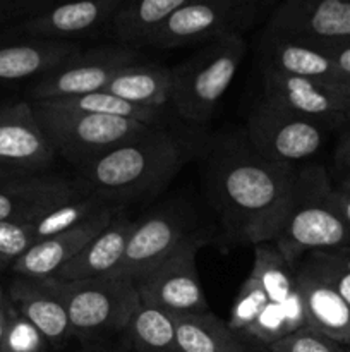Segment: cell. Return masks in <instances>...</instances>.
Wrapping results in <instances>:
<instances>
[{
  "instance_id": "obj_17",
  "label": "cell",
  "mask_w": 350,
  "mask_h": 352,
  "mask_svg": "<svg viewBox=\"0 0 350 352\" xmlns=\"http://www.w3.org/2000/svg\"><path fill=\"white\" fill-rule=\"evenodd\" d=\"M124 0H65L51 9L19 23L17 30L30 38L74 41L112 26Z\"/></svg>"
},
{
  "instance_id": "obj_31",
  "label": "cell",
  "mask_w": 350,
  "mask_h": 352,
  "mask_svg": "<svg viewBox=\"0 0 350 352\" xmlns=\"http://www.w3.org/2000/svg\"><path fill=\"white\" fill-rule=\"evenodd\" d=\"M270 352H345V347L329 337L304 327L271 344Z\"/></svg>"
},
{
  "instance_id": "obj_13",
  "label": "cell",
  "mask_w": 350,
  "mask_h": 352,
  "mask_svg": "<svg viewBox=\"0 0 350 352\" xmlns=\"http://www.w3.org/2000/svg\"><path fill=\"white\" fill-rule=\"evenodd\" d=\"M266 30L309 43H350V0H278Z\"/></svg>"
},
{
  "instance_id": "obj_20",
  "label": "cell",
  "mask_w": 350,
  "mask_h": 352,
  "mask_svg": "<svg viewBox=\"0 0 350 352\" xmlns=\"http://www.w3.org/2000/svg\"><path fill=\"white\" fill-rule=\"evenodd\" d=\"M295 284L302 296L309 329L342 346H350V306L342 296L304 263L297 265Z\"/></svg>"
},
{
  "instance_id": "obj_9",
  "label": "cell",
  "mask_w": 350,
  "mask_h": 352,
  "mask_svg": "<svg viewBox=\"0 0 350 352\" xmlns=\"http://www.w3.org/2000/svg\"><path fill=\"white\" fill-rule=\"evenodd\" d=\"M244 136L261 157L290 168L314 157L325 143L321 126L266 98L253 109Z\"/></svg>"
},
{
  "instance_id": "obj_36",
  "label": "cell",
  "mask_w": 350,
  "mask_h": 352,
  "mask_svg": "<svg viewBox=\"0 0 350 352\" xmlns=\"http://www.w3.org/2000/svg\"><path fill=\"white\" fill-rule=\"evenodd\" d=\"M5 325H7V302L2 309H0V352H3V336H5Z\"/></svg>"
},
{
  "instance_id": "obj_32",
  "label": "cell",
  "mask_w": 350,
  "mask_h": 352,
  "mask_svg": "<svg viewBox=\"0 0 350 352\" xmlns=\"http://www.w3.org/2000/svg\"><path fill=\"white\" fill-rule=\"evenodd\" d=\"M65 0H0V23L24 21L51 9Z\"/></svg>"
},
{
  "instance_id": "obj_16",
  "label": "cell",
  "mask_w": 350,
  "mask_h": 352,
  "mask_svg": "<svg viewBox=\"0 0 350 352\" xmlns=\"http://www.w3.org/2000/svg\"><path fill=\"white\" fill-rule=\"evenodd\" d=\"M120 208L112 205L103 206L95 215L88 217L71 229L34 243L26 253L17 258L12 272L23 278L55 277L93 237L108 227Z\"/></svg>"
},
{
  "instance_id": "obj_2",
  "label": "cell",
  "mask_w": 350,
  "mask_h": 352,
  "mask_svg": "<svg viewBox=\"0 0 350 352\" xmlns=\"http://www.w3.org/2000/svg\"><path fill=\"white\" fill-rule=\"evenodd\" d=\"M194 144L187 136L154 126L79 168L91 192L120 208L160 195L191 160Z\"/></svg>"
},
{
  "instance_id": "obj_26",
  "label": "cell",
  "mask_w": 350,
  "mask_h": 352,
  "mask_svg": "<svg viewBox=\"0 0 350 352\" xmlns=\"http://www.w3.org/2000/svg\"><path fill=\"white\" fill-rule=\"evenodd\" d=\"M136 352H182L174 315L141 305L126 330Z\"/></svg>"
},
{
  "instance_id": "obj_21",
  "label": "cell",
  "mask_w": 350,
  "mask_h": 352,
  "mask_svg": "<svg viewBox=\"0 0 350 352\" xmlns=\"http://www.w3.org/2000/svg\"><path fill=\"white\" fill-rule=\"evenodd\" d=\"M136 220L127 213L119 212L105 230L93 237L57 275L62 282L86 280V278L113 275L126 254L127 241L132 232Z\"/></svg>"
},
{
  "instance_id": "obj_11",
  "label": "cell",
  "mask_w": 350,
  "mask_h": 352,
  "mask_svg": "<svg viewBox=\"0 0 350 352\" xmlns=\"http://www.w3.org/2000/svg\"><path fill=\"white\" fill-rule=\"evenodd\" d=\"M263 98L318 124L323 129L350 122V88L261 69Z\"/></svg>"
},
{
  "instance_id": "obj_15",
  "label": "cell",
  "mask_w": 350,
  "mask_h": 352,
  "mask_svg": "<svg viewBox=\"0 0 350 352\" xmlns=\"http://www.w3.org/2000/svg\"><path fill=\"white\" fill-rule=\"evenodd\" d=\"M91 195L81 175L21 174L0 186V222H30L72 199Z\"/></svg>"
},
{
  "instance_id": "obj_34",
  "label": "cell",
  "mask_w": 350,
  "mask_h": 352,
  "mask_svg": "<svg viewBox=\"0 0 350 352\" xmlns=\"http://www.w3.org/2000/svg\"><path fill=\"white\" fill-rule=\"evenodd\" d=\"M318 45V43H314ZM319 48L326 52L335 62L343 76L350 81V43H336V45H318Z\"/></svg>"
},
{
  "instance_id": "obj_23",
  "label": "cell",
  "mask_w": 350,
  "mask_h": 352,
  "mask_svg": "<svg viewBox=\"0 0 350 352\" xmlns=\"http://www.w3.org/2000/svg\"><path fill=\"white\" fill-rule=\"evenodd\" d=\"M105 91L139 107L165 110L170 107L172 67L154 62H132L113 76Z\"/></svg>"
},
{
  "instance_id": "obj_3",
  "label": "cell",
  "mask_w": 350,
  "mask_h": 352,
  "mask_svg": "<svg viewBox=\"0 0 350 352\" xmlns=\"http://www.w3.org/2000/svg\"><path fill=\"white\" fill-rule=\"evenodd\" d=\"M246 50L244 34H229L205 43L172 67V109L191 124L208 122L233 82Z\"/></svg>"
},
{
  "instance_id": "obj_18",
  "label": "cell",
  "mask_w": 350,
  "mask_h": 352,
  "mask_svg": "<svg viewBox=\"0 0 350 352\" xmlns=\"http://www.w3.org/2000/svg\"><path fill=\"white\" fill-rule=\"evenodd\" d=\"M257 54L261 69H273L297 78L321 79L350 88V81L340 72L331 57L318 45L309 41L285 36L264 28L257 45Z\"/></svg>"
},
{
  "instance_id": "obj_8",
  "label": "cell",
  "mask_w": 350,
  "mask_h": 352,
  "mask_svg": "<svg viewBox=\"0 0 350 352\" xmlns=\"http://www.w3.org/2000/svg\"><path fill=\"white\" fill-rule=\"evenodd\" d=\"M208 244V232L196 229L167 260L134 280L141 305L163 309L170 315L209 311L196 258Z\"/></svg>"
},
{
  "instance_id": "obj_14",
  "label": "cell",
  "mask_w": 350,
  "mask_h": 352,
  "mask_svg": "<svg viewBox=\"0 0 350 352\" xmlns=\"http://www.w3.org/2000/svg\"><path fill=\"white\" fill-rule=\"evenodd\" d=\"M55 157L57 151L38 122L33 103L0 107V170L40 174Z\"/></svg>"
},
{
  "instance_id": "obj_22",
  "label": "cell",
  "mask_w": 350,
  "mask_h": 352,
  "mask_svg": "<svg viewBox=\"0 0 350 352\" xmlns=\"http://www.w3.org/2000/svg\"><path fill=\"white\" fill-rule=\"evenodd\" d=\"M75 41L27 38L0 47V82L38 79L79 52Z\"/></svg>"
},
{
  "instance_id": "obj_35",
  "label": "cell",
  "mask_w": 350,
  "mask_h": 352,
  "mask_svg": "<svg viewBox=\"0 0 350 352\" xmlns=\"http://www.w3.org/2000/svg\"><path fill=\"white\" fill-rule=\"evenodd\" d=\"M336 164L342 165V167L350 168V131L343 136V140L340 141L338 148H336Z\"/></svg>"
},
{
  "instance_id": "obj_41",
  "label": "cell",
  "mask_w": 350,
  "mask_h": 352,
  "mask_svg": "<svg viewBox=\"0 0 350 352\" xmlns=\"http://www.w3.org/2000/svg\"><path fill=\"white\" fill-rule=\"evenodd\" d=\"M345 352H350V349H345Z\"/></svg>"
},
{
  "instance_id": "obj_4",
  "label": "cell",
  "mask_w": 350,
  "mask_h": 352,
  "mask_svg": "<svg viewBox=\"0 0 350 352\" xmlns=\"http://www.w3.org/2000/svg\"><path fill=\"white\" fill-rule=\"evenodd\" d=\"M329 184L323 167H304L297 174L294 201L275 248L290 267L297 268L304 254L350 246V227L328 205Z\"/></svg>"
},
{
  "instance_id": "obj_40",
  "label": "cell",
  "mask_w": 350,
  "mask_h": 352,
  "mask_svg": "<svg viewBox=\"0 0 350 352\" xmlns=\"http://www.w3.org/2000/svg\"><path fill=\"white\" fill-rule=\"evenodd\" d=\"M257 2L261 3V6H266V3H271V2H277V0H257Z\"/></svg>"
},
{
  "instance_id": "obj_30",
  "label": "cell",
  "mask_w": 350,
  "mask_h": 352,
  "mask_svg": "<svg viewBox=\"0 0 350 352\" xmlns=\"http://www.w3.org/2000/svg\"><path fill=\"white\" fill-rule=\"evenodd\" d=\"M36 243L30 222L5 220L0 222V270L10 268Z\"/></svg>"
},
{
  "instance_id": "obj_27",
  "label": "cell",
  "mask_w": 350,
  "mask_h": 352,
  "mask_svg": "<svg viewBox=\"0 0 350 352\" xmlns=\"http://www.w3.org/2000/svg\"><path fill=\"white\" fill-rule=\"evenodd\" d=\"M54 103L71 110H81V112L100 113V116L137 120V122L148 124V126H165V110L139 107L136 103L119 98V96H115L110 91H105V89L88 93V95L82 96H74V98L55 100Z\"/></svg>"
},
{
  "instance_id": "obj_33",
  "label": "cell",
  "mask_w": 350,
  "mask_h": 352,
  "mask_svg": "<svg viewBox=\"0 0 350 352\" xmlns=\"http://www.w3.org/2000/svg\"><path fill=\"white\" fill-rule=\"evenodd\" d=\"M326 199H328V205L338 213L343 219V222L350 227V191L345 188H329L328 195H326Z\"/></svg>"
},
{
  "instance_id": "obj_7",
  "label": "cell",
  "mask_w": 350,
  "mask_h": 352,
  "mask_svg": "<svg viewBox=\"0 0 350 352\" xmlns=\"http://www.w3.org/2000/svg\"><path fill=\"white\" fill-rule=\"evenodd\" d=\"M259 7L257 0H187L144 45L178 48L244 34L256 23Z\"/></svg>"
},
{
  "instance_id": "obj_12",
  "label": "cell",
  "mask_w": 350,
  "mask_h": 352,
  "mask_svg": "<svg viewBox=\"0 0 350 352\" xmlns=\"http://www.w3.org/2000/svg\"><path fill=\"white\" fill-rule=\"evenodd\" d=\"M192 222L194 220L187 210L174 205L158 208L144 219L136 220L127 241L126 254L113 272V277L137 280L153 270L194 232Z\"/></svg>"
},
{
  "instance_id": "obj_5",
  "label": "cell",
  "mask_w": 350,
  "mask_h": 352,
  "mask_svg": "<svg viewBox=\"0 0 350 352\" xmlns=\"http://www.w3.org/2000/svg\"><path fill=\"white\" fill-rule=\"evenodd\" d=\"M33 109L57 155L78 170L154 127L137 120L65 109L54 102H33Z\"/></svg>"
},
{
  "instance_id": "obj_25",
  "label": "cell",
  "mask_w": 350,
  "mask_h": 352,
  "mask_svg": "<svg viewBox=\"0 0 350 352\" xmlns=\"http://www.w3.org/2000/svg\"><path fill=\"white\" fill-rule=\"evenodd\" d=\"M187 0H124L110 26L119 43L141 47Z\"/></svg>"
},
{
  "instance_id": "obj_39",
  "label": "cell",
  "mask_w": 350,
  "mask_h": 352,
  "mask_svg": "<svg viewBox=\"0 0 350 352\" xmlns=\"http://www.w3.org/2000/svg\"><path fill=\"white\" fill-rule=\"evenodd\" d=\"M5 306V301H3V294H2V289H0V309Z\"/></svg>"
},
{
  "instance_id": "obj_10",
  "label": "cell",
  "mask_w": 350,
  "mask_h": 352,
  "mask_svg": "<svg viewBox=\"0 0 350 352\" xmlns=\"http://www.w3.org/2000/svg\"><path fill=\"white\" fill-rule=\"evenodd\" d=\"M139 60L136 47L124 43L79 50L34 81L33 102H55L102 91L120 69Z\"/></svg>"
},
{
  "instance_id": "obj_1",
  "label": "cell",
  "mask_w": 350,
  "mask_h": 352,
  "mask_svg": "<svg viewBox=\"0 0 350 352\" xmlns=\"http://www.w3.org/2000/svg\"><path fill=\"white\" fill-rule=\"evenodd\" d=\"M297 174L261 157L246 136H230L209 150L206 195L233 241L273 243L294 201Z\"/></svg>"
},
{
  "instance_id": "obj_28",
  "label": "cell",
  "mask_w": 350,
  "mask_h": 352,
  "mask_svg": "<svg viewBox=\"0 0 350 352\" xmlns=\"http://www.w3.org/2000/svg\"><path fill=\"white\" fill-rule=\"evenodd\" d=\"M302 263L311 268L312 272L325 278L336 292L343 298V301L350 306V250L338 248V250L316 251L309 253Z\"/></svg>"
},
{
  "instance_id": "obj_19",
  "label": "cell",
  "mask_w": 350,
  "mask_h": 352,
  "mask_svg": "<svg viewBox=\"0 0 350 352\" xmlns=\"http://www.w3.org/2000/svg\"><path fill=\"white\" fill-rule=\"evenodd\" d=\"M10 305L36 327L48 344L60 346L74 336L57 278L19 277L10 287Z\"/></svg>"
},
{
  "instance_id": "obj_29",
  "label": "cell",
  "mask_w": 350,
  "mask_h": 352,
  "mask_svg": "<svg viewBox=\"0 0 350 352\" xmlns=\"http://www.w3.org/2000/svg\"><path fill=\"white\" fill-rule=\"evenodd\" d=\"M47 339L36 327L7 302V325L3 336V352H43Z\"/></svg>"
},
{
  "instance_id": "obj_38",
  "label": "cell",
  "mask_w": 350,
  "mask_h": 352,
  "mask_svg": "<svg viewBox=\"0 0 350 352\" xmlns=\"http://www.w3.org/2000/svg\"><path fill=\"white\" fill-rule=\"evenodd\" d=\"M342 188H345V189H349L350 191V174L347 175V179L345 181H343V184H342Z\"/></svg>"
},
{
  "instance_id": "obj_6",
  "label": "cell",
  "mask_w": 350,
  "mask_h": 352,
  "mask_svg": "<svg viewBox=\"0 0 350 352\" xmlns=\"http://www.w3.org/2000/svg\"><path fill=\"white\" fill-rule=\"evenodd\" d=\"M57 282L72 333L82 340L126 332L141 306L136 284L130 278L106 275L74 282L57 278Z\"/></svg>"
},
{
  "instance_id": "obj_37",
  "label": "cell",
  "mask_w": 350,
  "mask_h": 352,
  "mask_svg": "<svg viewBox=\"0 0 350 352\" xmlns=\"http://www.w3.org/2000/svg\"><path fill=\"white\" fill-rule=\"evenodd\" d=\"M16 175H21V174H14V172H7V170H0V186H3L5 182H9L10 179H14Z\"/></svg>"
},
{
  "instance_id": "obj_24",
  "label": "cell",
  "mask_w": 350,
  "mask_h": 352,
  "mask_svg": "<svg viewBox=\"0 0 350 352\" xmlns=\"http://www.w3.org/2000/svg\"><path fill=\"white\" fill-rule=\"evenodd\" d=\"M174 320L182 352H249L246 340L211 311L177 315Z\"/></svg>"
}]
</instances>
